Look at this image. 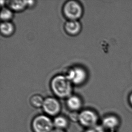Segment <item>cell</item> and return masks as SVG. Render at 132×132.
<instances>
[{
	"label": "cell",
	"mask_w": 132,
	"mask_h": 132,
	"mask_svg": "<svg viewBox=\"0 0 132 132\" xmlns=\"http://www.w3.org/2000/svg\"><path fill=\"white\" fill-rule=\"evenodd\" d=\"M51 88L54 93L60 98L69 97L71 93V82L63 75H57L51 81Z\"/></svg>",
	"instance_id": "obj_1"
},
{
	"label": "cell",
	"mask_w": 132,
	"mask_h": 132,
	"mask_svg": "<svg viewBox=\"0 0 132 132\" xmlns=\"http://www.w3.org/2000/svg\"><path fill=\"white\" fill-rule=\"evenodd\" d=\"M31 127L34 132H51L54 129L53 120L46 114H39L32 120Z\"/></svg>",
	"instance_id": "obj_2"
},
{
	"label": "cell",
	"mask_w": 132,
	"mask_h": 132,
	"mask_svg": "<svg viewBox=\"0 0 132 132\" xmlns=\"http://www.w3.org/2000/svg\"><path fill=\"white\" fill-rule=\"evenodd\" d=\"M98 119L97 113L91 109H84L79 112V123L87 129L97 125Z\"/></svg>",
	"instance_id": "obj_3"
},
{
	"label": "cell",
	"mask_w": 132,
	"mask_h": 132,
	"mask_svg": "<svg viewBox=\"0 0 132 132\" xmlns=\"http://www.w3.org/2000/svg\"><path fill=\"white\" fill-rule=\"evenodd\" d=\"M63 12L66 18L70 20H76L82 15V9L78 2L70 1L65 4L63 8Z\"/></svg>",
	"instance_id": "obj_4"
},
{
	"label": "cell",
	"mask_w": 132,
	"mask_h": 132,
	"mask_svg": "<svg viewBox=\"0 0 132 132\" xmlns=\"http://www.w3.org/2000/svg\"><path fill=\"white\" fill-rule=\"evenodd\" d=\"M42 108L45 113L49 116H57L61 111L60 102L57 99L52 97L44 99Z\"/></svg>",
	"instance_id": "obj_5"
},
{
	"label": "cell",
	"mask_w": 132,
	"mask_h": 132,
	"mask_svg": "<svg viewBox=\"0 0 132 132\" xmlns=\"http://www.w3.org/2000/svg\"><path fill=\"white\" fill-rule=\"evenodd\" d=\"M64 76L71 82L75 84H79L85 80L87 73L83 68L76 66L69 70Z\"/></svg>",
	"instance_id": "obj_6"
},
{
	"label": "cell",
	"mask_w": 132,
	"mask_h": 132,
	"mask_svg": "<svg viewBox=\"0 0 132 132\" xmlns=\"http://www.w3.org/2000/svg\"><path fill=\"white\" fill-rule=\"evenodd\" d=\"M120 125L119 120L116 116L109 115L105 116L102 120V125L105 130L111 132L116 131Z\"/></svg>",
	"instance_id": "obj_7"
},
{
	"label": "cell",
	"mask_w": 132,
	"mask_h": 132,
	"mask_svg": "<svg viewBox=\"0 0 132 132\" xmlns=\"http://www.w3.org/2000/svg\"><path fill=\"white\" fill-rule=\"evenodd\" d=\"M68 109L71 111H79L82 106V101L80 98L77 96L73 95L69 97L66 102Z\"/></svg>",
	"instance_id": "obj_8"
},
{
	"label": "cell",
	"mask_w": 132,
	"mask_h": 132,
	"mask_svg": "<svg viewBox=\"0 0 132 132\" xmlns=\"http://www.w3.org/2000/svg\"><path fill=\"white\" fill-rule=\"evenodd\" d=\"M65 29L69 34L76 35L80 31L81 25L77 20H70L65 24Z\"/></svg>",
	"instance_id": "obj_9"
},
{
	"label": "cell",
	"mask_w": 132,
	"mask_h": 132,
	"mask_svg": "<svg viewBox=\"0 0 132 132\" xmlns=\"http://www.w3.org/2000/svg\"><path fill=\"white\" fill-rule=\"evenodd\" d=\"M54 127L55 129L65 130L69 125V120L65 116L58 115L53 120Z\"/></svg>",
	"instance_id": "obj_10"
},
{
	"label": "cell",
	"mask_w": 132,
	"mask_h": 132,
	"mask_svg": "<svg viewBox=\"0 0 132 132\" xmlns=\"http://www.w3.org/2000/svg\"><path fill=\"white\" fill-rule=\"evenodd\" d=\"M7 3L10 9L15 11H23L28 6L27 1H10Z\"/></svg>",
	"instance_id": "obj_11"
},
{
	"label": "cell",
	"mask_w": 132,
	"mask_h": 132,
	"mask_svg": "<svg viewBox=\"0 0 132 132\" xmlns=\"http://www.w3.org/2000/svg\"><path fill=\"white\" fill-rule=\"evenodd\" d=\"M14 27L12 23L9 21H4L1 24V31L5 36H8L12 34Z\"/></svg>",
	"instance_id": "obj_12"
},
{
	"label": "cell",
	"mask_w": 132,
	"mask_h": 132,
	"mask_svg": "<svg viewBox=\"0 0 132 132\" xmlns=\"http://www.w3.org/2000/svg\"><path fill=\"white\" fill-rule=\"evenodd\" d=\"M44 101V99L39 95H34L31 97L30 100L31 105L36 108L43 107Z\"/></svg>",
	"instance_id": "obj_13"
},
{
	"label": "cell",
	"mask_w": 132,
	"mask_h": 132,
	"mask_svg": "<svg viewBox=\"0 0 132 132\" xmlns=\"http://www.w3.org/2000/svg\"><path fill=\"white\" fill-rule=\"evenodd\" d=\"M13 16V13L10 9L3 8L1 12V20L4 21H7L11 19Z\"/></svg>",
	"instance_id": "obj_14"
},
{
	"label": "cell",
	"mask_w": 132,
	"mask_h": 132,
	"mask_svg": "<svg viewBox=\"0 0 132 132\" xmlns=\"http://www.w3.org/2000/svg\"><path fill=\"white\" fill-rule=\"evenodd\" d=\"M85 132H105V130L102 125H96L86 129Z\"/></svg>",
	"instance_id": "obj_15"
},
{
	"label": "cell",
	"mask_w": 132,
	"mask_h": 132,
	"mask_svg": "<svg viewBox=\"0 0 132 132\" xmlns=\"http://www.w3.org/2000/svg\"><path fill=\"white\" fill-rule=\"evenodd\" d=\"M79 113L72 111L69 115V119L73 122H79Z\"/></svg>",
	"instance_id": "obj_16"
},
{
	"label": "cell",
	"mask_w": 132,
	"mask_h": 132,
	"mask_svg": "<svg viewBox=\"0 0 132 132\" xmlns=\"http://www.w3.org/2000/svg\"><path fill=\"white\" fill-rule=\"evenodd\" d=\"M51 132H66L64 130H63V129H54L52 130Z\"/></svg>",
	"instance_id": "obj_17"
},
{
	"label": "cell",
	"mask_w": 132,
	"mask_h": 132,
	"mask_svg": "<svg viewBox=\"0 0 132 132\" xmlns=\"http://www.w3.org/2000/svg\"><path fill=\"white\" fill-rule=\"evenodd\" d=\"M129 102L130 103L131 105H132V92L131 93L129 96Z\"/></svg>",
	"instance_id": "obj_18"
}]
</instances>
